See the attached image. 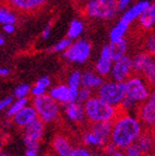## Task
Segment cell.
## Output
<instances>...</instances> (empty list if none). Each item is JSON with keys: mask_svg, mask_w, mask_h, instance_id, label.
I'll return each mask as SVG.
<instances>
[{"mask_svg": "<svg viewBox=\"0 0 155 156\" xmlns=\"http://www.w3.org/2000/svg\"><path fill=\"white\" fill-rule=\"evenodd\" d=\"M132 64L133 72L144 78L150 87H155V55L142 51L133 56Z\"/></svg>", "mask_w": 155, "mask_h": 156, "instance_id": "5", "label": "cell"}, {"mask_svg": "<svg viewBox=\"0 0 155 156\" xmlns=\"http://www.w3.org/2000/svg\"><path fill=\"white\" fill-rule=\"evenodd\" d=\"M63 111H64V115L66 116V118L70 119V122H81L82 120L86 118L84 103H80V102H78V101L64 104Z\"/></svg>", "mask_w": 155, "mask_h": 156, "instance_id": "13", "label": "cell"}, {"mask_svg": "<svg viewBox=\"0 0 155 156\" xmlns=\"http://www.w3.org/2000/svg\"><path fill=\"white\" fill-rule=\"evenodd\" d=\"M50 83H51V79L47 76H44V77H40L38 80L36 81L35 85L39 86V87L44 88V89H47V88L50 87Z\"/></svg>", "mask_w": 155, "mask_h": 156, "instance_id": "38", "label": "cell"}, {"mask_svg": "<svg viewBox=\"0 0 155 156\" xmlns=\"http://www.w3.org/2000/svg\"><path fill=\"white\" fill-rule=\"evenodd\" d=\"M32 87L27 83H21L17 87H15V89L13 90V95L16 99H21V98H26L27 95L31 93Z\"/></svg>", "mask_w": 155, "mask_h": 156, "instance_id": "30", "label": "cell"}, {"mask_svg": "<svg viewBox=\"0 0 155 156\" xmlns=\"http://www.w3.org/2000/svg\"><path fill=\"white\" fill-rule=\"evenodd\" d=\"M81 76L82 74L78 71H75L70 74L67 80V86L70 87L72 94H73L74 101H77L78 98V91L81 87Z\"/></svg>", "mask_w": 155, "mask_h": 156, "instance_id": "23", "label": "cell"}, {"mask_svg": "<svg viewBox=\"0 0 155 156\" xmlns=\"http://www.w3.org/2000/svg\"><path fill=\"white\" fill-rule=\"evenodd\" d=\"M138 118L140 119L143 127L149 130L155 129V101L152 99H148L139 105L137 111Z\"/></svg>", "mask_w": 155, "mask_h": 156, "instance_id": "11", "label": "cell"}, {"mask_svg": "<svg viewBox=\"0 0 155 156\" xmlns=\"http://www.w3.org/2000/svg\"><path fill=\"white\" fill-rule=\"evenodd\" d=\"M110 50H111V55L113 61H117L123 56H125L127 51V41L126 39L119 38L117 40H111L109 44Z\"/></svg>", "mask_w": 155, "mask_h": 156, "instance_id": "19", "label": "cell"}, {"mask_svg": "<svg viewBox=\"0 0 155 156\" xmlns=\"http://www.w3.org/2000/svg\"><path fill=\"white\" fill-rule=\"evenodd\" d=\"M127 156H143L144 153L141 151V149L139 147V145L137 143H133L131 145H129L128 147L124 150Z\"/></svg>", "mask_w": 155, "mask_h": 156, "instance_id": "32", "label": "cell"}, {"mask_svg": "<svg viewBox=\"0 0 155 156\" xmlns=\"http://www.w3.org/2000/svg\"><path fill=\"white\" fill-rule=\"evenodd\" d=\"M49 94L53 98L54 100H56L59 103H62V104H66V103H70V102H75L73 99L72 91H70V87L67 85L54 86L53 88L50 89Z\"/></svg>", "mask_w": 155, "mask_h": 156, "instance_id": "16", "label": "cell"}, {"mask_svg": "<svg viewBox=\"0 0 155 156\" xmlns=\"http://www.w3.org/2000/svg\"><path fill=\"white\" fill-rule=\"evenodd\" d=\"M49 0H2V5L25 15H33L40 11Z\"/></svg>", "mask_w": 155, "mask_h": 156, "instance_id": "8", "label": "cell"}, {"mask_svg": "<svg viewBox=\"0 0 155 156\" xmlns=\"http://www.w3.org/2000/svg\"><path fill=\"white\" fill-rule=\"evenodd\" d=\"M128 23H126L125 21L121 19L118 23L116 24V26L114 28L112 29L111 33H110V39L111 40H117L119 38H123L124 35L126 34V32L128 30V27H129Z\"/></svg>", "mask_w": 155, "mask_h": 156, "instance_id": "26", "label": "cell"}, {"mask_svg": "<svg viewBox=\"0 0 155 156\" xmlns=\"http://www.w3.org/2000/svg\"><path fill=\"white\" fill-rule=\"evenodd\" d=\"M117 0H87L84 5V13L87 16L99 20H110L118 11Z\"/></svg>", "mask_w": 155, "mask_h": 156, "instance_id": "3", "label": "cell"}, {"mask_svg": "<svg viewBox=\"0 0 155 156\" xmlns=\"http://www.w3.org/2000/svg\"><path fill=\"white\" fill-rule=\"evenodd\" d=\"M117 1H118V9L124 10L129 5V2H130L131 0H117Z\"/></svg>", "mask_w": 155, "mask_h": 156, "instance_id": "42", "label": "cell"}, {"mask_svg": "<svg viewBox=\"0 0 155 156\" xmlns=\"http://www.w3.org/2000/svg\"><path fill=\"white\" fill-rule=\"evenodd\" d=\"M136 143L138 144L139 147L141 149V151H142L143 153H144V155H146V154L151 153V152L153 151V149H154L155 136L150 131V130H149L148 132H146V133H143L142 132V134H141L140 138L137 140Z\"/></svg>", "mask_w": 155, "mask_h": 156, "instance_id": "22", "label": "cell"}, {"mask_svg": "<svg viewBox=\"0 0 155 156\" xmlns=\"http://www.w3.org/2000/svg\"><path fill=\"white\" fill-rule=\"evenodd\" d=\"M72 44L70 42V38H65V39H62L58 44H56L52 48V51L54 52H60V51H65L66 49Z\"/></svg>", "mask_w": 155, "mask_h": 156, "instance_id": "34", "label": "cell"}, {"mask_svg": "<svg viewBox=\"0 0 155 156\" xmlns=\"http://www.w3.org/2000/svg\"><path fill=\"white\" fill-rule=\"evenodd\" d=\"M150 99L155 101V87L152 88V90H151V94H150Z\"/></svg>", "mask_w": 155, "mask_h": 156, "instance_id": "46", "label": "cell"}, {"mask_svg": "<svg viewBox=\"0 0 155 156\" xmlns=\"http://www.w3.org/2000/svg\"><path fill=\"white\" fill-rule=\"evenodd\" d=\"M90 53H91V44L86 40H77L64 51V58L70 62L80 64L87 61Z\"/></svg>", "mask_w": 155, "mask_h": 156, "instance_id": "9", "label": "cell"}, {"mask_svg": "<svg viewBox=\"0 0 155 156\" xmlns=\"http://www.w3.org/2000/svg\"><path fill=\"white\" fill-rule=\"evenodd\" d=\"M13 97H14V95H8V97L3 98L2 100H1V102H0V110H1V111L7 110L8 107L12 104L13 102H14V99H13Z\"/></svg>", "mask_w": 155, "mask_h": 156, "instance_id": "37", "label": "cell"}, {"mask_svg": "<svg viewBox=\"0 0 155 156\" xmlns=\"http://www.w3.org/2000/svg\"><path fill=\"white\" fill-rule=\"evenodd\" d=\"M0 22L2 24H8V23L14 24L16 22V16H15V14H13L12 10L2 5V8L0 10Z\"/></svg>", "mask_w": 155, "mask_h": 156, "instance_id": "28", "label": "cell"}, {"mask_svg": "<svg viewBox=\"0 0 155 156\" xmlns=\"http://www.w3.org/2000/svg\"><path fill=\"white\" fill-rule=\"evenodd\" d=\"M144 48H146V51L150 52L151 54L155 55V33L151 34L150 36L146 39Z\"/></svg>", "mask_w": 155, "mask_h": 156, "instance_id": "33", "label": "cell"}, {"mask_svg": "<svg viewBox=\"0 0 155 156\" xmlns=\"http://www.w3.org/2000/svg\"><path fill=\"white\" fill-rule=\"evenodd\" d=\"M82 29H84V25L80 21L78 20H73L70 24V28H68V32H67V36L68 38L73 39L78 37L80 34H81Z\"/></svg>", "mask_w": 155, "mask_h": 156, "instance_id": "29", "label": "cell"}, {"mask_svg": "<svg viewBox=\"0 0 155 156\" xmlns=\"http://www.w3.org/2000/svg\"><path fill=\"white\" fill-rule=\"evenodd\" d=\"M97 95L105 102L119 107L127 95L126 81H106L98 89Z\"/></svg>", "mask_w": 155, "mask_h": 156, "instance_id": "6", "label": "cell"}, {"mask_svg": "<svg viewBox=\"0 0 155 156\" xmlns=\"http://www.w3.org/2000/svg\"><path fill=\"white\" fill-rule=\"evenodd\" d=\"M139 24L143 29L149 30L155 25V2L150 3L146 11L139 17Z\"/></svg>", "mask_w": 155, "mask_h": 156, "instance_id": "21", "label": "cell"}, {"mask_svg": "<svg viewBox=\"0 0 155 156\" xmlns=\"http://www.w3.org/2000/svg\"><path fill=\"white\" fill-rule=\"evenodd\" d=\"M91 97H92V89L81 86L80 89H79V91H78V98H77L78 102L85 103L86 101L89 100Z\"/></svg>", "mask_w": 155, "mask_h": 156, "instance_id": "31", "label": "cell"}, {"mask_svg": "<svg viewBox=\"0 0 155 156\" xmlns=\"http://www.w3.org/2000/svg\"><path fill=\"white\" fill-rule=\"evenodd\" d=\"M112 128H113V122H93L90 127V130L93 131L99 139L103 142L104 147L110 141H111L112 136Z\"/></svg>", "mask_w": 155, "mask_h": 156, "instance_id": "14", "label": "cell"}, {"mask_svg": "<svg viewBox=\"0 0 155 156\" xmlns=\"http://www.w3.org/2000/svg\"><path fill=\"white\" fill-rule=\"evenodd\" d=\"M23 143H24L25 147L29 150H36V151H38L39 147H40V141L31 139V138H27V136H23Z\"/></svg>", "mask_w": 155, "mask_h": 156, "instance_id": "35", "label": "cell"}, {"mask_svg": "<svg viewBox=\"0 0 155 156\" xmlns=\"http://www.w3.org/2000/svg\"><path fill=\"white\" fill-rule=\"evenodd\" d=\"M27 103H28V99H27V98H21V99L14 100V102L5 110V116L7 117V118L11 119L16 113H19L20 111L23 110L25 106H27Z\"/></svg>", "mask_w": 155, "mask_h": 156, "instance_id": "24", "label": "cell"}, {"mask_svg": "<svg viewBox=\"0 0 155 156\" xmlns=\"http://www.w3.org/2000/svg\"><path fill=\"white\" fill-rule=\"evenodd\" d=\"M70 156H95L86 147L82 146H78V147H74Z\"/></svg>", "mask_w": 155, "mask_h": 156, "instance_id": "36", "label": "cell"}, {"mask_svg": "<svg viewBox=\"0 0 155 156\" xmlns=\"http://www.w3.org/2000/svg\"><path fill=\"white\" fill-rule=\"evenodd\" d=\"M25 156H38V151L26 149V151H25Z\"/></svg>", "mask_w": 155, "mask_h": 156, "instance_id": "43", "label": "cell"}, {"mask_svg": "<svg viewBox=\"0 0 155 156\" xmlns=\"http://www.w3.org/2000/svg\"><path fill=\"white\" fill-rule=\"evenodd\" d=\"M86 118L91 124L93 122H113L119 114L118 107L105 102L99 97H91L84 103Z\"/></svg>", "mask_w": 155, "mask_h": 156, "instance_id": "2", "label": "cell"}, {"mask_svg": "<svg viewBox=\"0 0 155 156\" xmlns=\"http://www.w3.org/2000/svg\"><path fill=\"white\" fill-rule=\"evenodd\" d=\"M133 72L132 58L129 56H123L121 58L114 61L112 67V77L116 81H126L131 77V73Z\"/></svg>", "mask_w": 155, "mask_h": 156, "instance_id": "10", "label": "cell"}, {"mask_svg": "<svg viewBox=\"0 0 155 156\" xmlns=\"http://www.w3.org/2000/svg\"><path fill=\"white\" fill-rule=\"evenodd\" d=\"M33 106L36 108L38 117L45 124L53 122L61 113L60 103L54 100L49 93L35 97L33 100Z\"/></svg>", "mask_w": 155, "mask_h": 156, "instance_id": "4", "label": "cell"}, {"mask_svg": "<svg viewBox=\"0 0 155 156\" xmlns=\"http://www.w3.org/2000/svg\"><path fill=\"white\" fill-rule=\"evenodd\" d=\"M82 142L88 146H96V147H104V144L99 136L91 130H88L82 134Z\"/></svg>", "mask_w": 155, "mask_h": 156, "instance_id": "27", "label": "cell"}, {"mask_svg": "<svg viewBox=\"0 0 155 156\" xmlns=\"http://www.w3.org/2000/svg\"><path fill=\"white\" fill-rule=\"evenodd\" d=\"M14 25L12 23H8V24H3V30H5L7 34H12L14 32Z\"/></svg>", "mask_w": 155, "mask_h": 156, "instance_id": "40", "label": "cell"}, {"mask_svg": "<svg viewBox=\"0 0 155 156\" xmlns=\"http://www.w3.org/2000/svg\"><path fill=\"white\" fill-rule=\"evenodd\" d=\"M38 113H37L36 108L34 106L27 105L25 106L23 110H21L19 113L14 115L11 118V122H13V125H15L16 127L24 129L26 128L28 125H31L32 122H34L36 119H38Z\"/></svg>", "mask_w": 155, "mask_h": 156, "instance_id": "12", "label": "cell"}, {"mask_svg": "<svg viewBox=\"0 0 155 156\" xmlns=\"http://www.w3.org/2000/svg\"><path fill=\"white\" fill-rule=\"evenodd\" d=\"M47 91V89H44V88L39 87V86L37 85H34L32 87V90H31V94L33 95V97H40V95L45 94Z\"/></svg>", "mask_w": 155, "mask_h": 156, "instance_id": "39", "label": "cell"}, {"mask_svg": "<svg viewBox=\"0 0 155 156\" xmlns=\"http://www.w3.org/2000/svg\"><path fill=\"white\" fill-rule=\"evenodd\" d=\"M112 156H127V155H126V153H125V151L121 152V151H119V149H117Z\"/></svg>", "mask_w": 155, "mask_h": 156, "instance_id": "45", "label": "cell"}, {"mask_svg": "<svg viewBox=\"0 0 155 156\" xmlns=\"http://www.w3.org/2000/svg\"><path fill=\"white\" fill-rule=\"evenodd\" d=\"M103 83H104L103 78L98 73H93L90 71L82 73L81 86H84V87L90 88V89H99Z\"/></svg>", "mask_w": 155, "mask_h": 156, "instance_id": "20", "label": "cell"}, {"mask_svg": "<svg viewBox=\"0 0 155 156\" xmlns=\"http://www.w3.org/2000/svg\"><path fill=\"white\" fill-rule=\"evenodd\" d=\"M143 132V125L138 117L121 110L118 116L113 122L111 141L117 149L125 150L131 144L136 143Z\"/></svg>", "mask_w": 155, "mask_h": 156, "instance_id": "1", "label": "cell"}, {"mask_svg": "<svg viewBox=\"0 0 155 156\" xmlns=\"http://www.w3.org/2000/svg\"><path fill=\"white\" fill-rule=\"evenodd\" d=\"M52 149H53V152L56 155L70 156L74 147L66 136L56 134L52 139Z\"/></svg>", "mask_w": 155, "mask_h": 156, "instance_id": "15", "label": "cell"}, {"mask_svg": "<svg viewBox=\"0 0 155 156\" xmlns=\"http://www.w3.org/2000/svg\"><path fill=\"white\" fill-rule=\"evenodd\" d=\"M44 132H45V122L40 118L36 119L34 122L28 125L26 128H24V136L37 140V141H40L42 136H44Z\"/></svg>", "mask_w": 155, "mask_h": 156, "instance_id": "18", "label": "cell"}, {"mask_svg": "<svg viewBox=\"0 0 155 156\" xmlns=\"http://www.w3.org/2000/svg\"><path fill=\"white\" fill-rule=\"evenodd\" d=\"M3 44H5V38H3V36H0V44L2 46Z\"/></svg>", "mask_w": 155, "mask_h": 156, "instance_id": "47", "label": "cell"}, {"mask_svg": "<svg viewBox=\"0 0 155 156\" xmlns=\"http://www.w3.org/2000/svg\"><path fill=\"white\" fill-rule=\"evenodd\" d=\"M0 156H9V155H8L7 153H2V154H1V155H0Z\"/></svg>", "mask_w": 155, "mask_h": 156, "instance_id": "48", "label": "cell"}, {"mask_svg": "<svg viewBox=\"0 0 155 156\" xmlns=\"http://www.w3.org/2000/svg\"><path fill=\"white\" fill-rule=\"evenodd\" d=\"M127 98L133 100L138 104H141L148 99H150L151 90L150 85L146 81L144 78L139 75L131 76L126 80Z\"/></svg>", "mask_w": 155, "mask_h": 156, "instance_id": "7", "label": "cell"}, {"mask_svg": "<svg viewBox=\"0 0 155 156\" xmlns=\"http://www.w3.org/2000/svg\"><path fill=\"white\" fill-rule=\"evenodd\" d=\"M51 156H60V155H56V153H54V154H53V155H51Z\"/></svg>", "mask_w": 155, "mask_h": 156, "instance_id": "49", "label": "cell"}, {"mask_svg": "<svg viewBox=\"0 0 155 156\" xmlns=\"http://www.w3.org/2000/svg\"><path fill=\"white\" fill-rule=\"evenodd\" d=\"M149 5H150L149 1H146V0L140 1V2H138L137 5H132L128 11H126L125 14L121 16V20L125 21L126 23H128V24H130V23H132L136 19L140 17V15L146 11V9Z\"/></svg>", "mask_w": 155, "mask_h": 156, "instance_id": "17", "label": "cell"}, {"mask_svg": "<svg viewBox=\"0 0 155 156\" xmlns=\"http://www.w3.org/2000/svg\"><path fill=\"white\" fill-rule=\"evenodd\" d=\"M113 60L111 58H101L98 60V62L96 63V71L99 75L101 76H106L112 72V67H113Z\"/></svg>", "mask_w": 155, "mask_h": 156, "instance_id": "25", "label": "cell"}, {"mask_svg": "<svg viewBox=\"0 0 155 156\" xmlns=\"http://www.w3.org/2000/svg\"><path fill=\"white\" fill-rule=\"evenodd\" d=\"M51 34V25H47L46 28L42 30V33H41V37H42V39H47L49 36H50Z\"/></svg>", "mask_w": 155, "mask_h": 156, "instance_id": "41", "label": "cell"}, {"mask_svg": "<svg viewBox=\"0 0 155 156\" xmlns=\"http://www.w3.org/2000/svg\"><path fill=\"white\" fill-rule=\"evenodd\" d=\"M10 74V69L7 67H1L0 68V75L2 76V77H5Z\"/></svg>", "mask_w": 155, "mask_h": 156, "instance_id": "44", "label": "cell"}]
</instances>
